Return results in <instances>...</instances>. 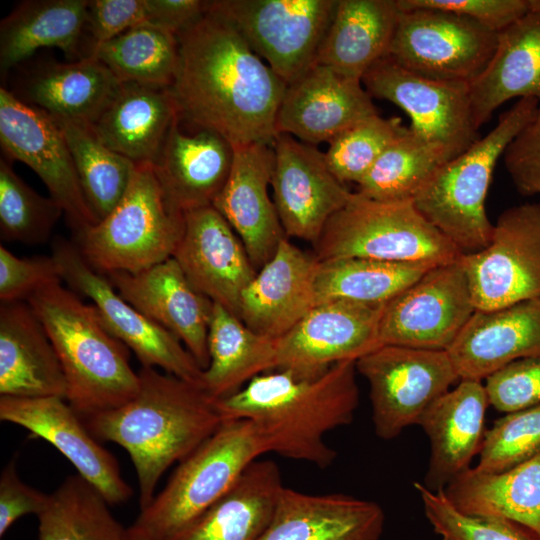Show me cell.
Segmentation results:
<instances>
[{
    "instance_id": "1",
    "label": "cell",
    "mask_w": 540,
    "mask_h": 540,
    "mask_svg": "<svg viewBox=\"0 0 540 540\" xmlns=\"http://www.w3.org/2000/svg\"><path fill=\"white\" fill-rule=\"evenodd\" d=\"M178 64L168 87L178 116L233 147L273 145L286 83L223 19L207 13L177 35Z\"/></svg>"
},
{
    "instance_id": "2",
    "label": "cell",
    "mask_w": 540,
    "mask_h": 540,
    "mask_svg": "<svg viewBox=\"0 0 540 540\" xmlns=\"http://www.w3.org/2000/svg\"><path fill=\"white\" fill-rule=\"evenodd\" d=\"M356 361H343L310 378L273 370L216 401L223 420L251 421L269 453L324 469L337 452L328 432L352 423L359 405Z\"/></svg>"
},
{
    "instance_id": "3",
    "label": "cell",
    "mask_w": 540,
    "mask_h": 540,
    "mask_svg": "<svg viewBox=\"0 0 540 540\" xmlns=\"http://www.w3.org/2000/svg\"><path fill=\"white\" fill-rule=\"evenodd\" d=\"M137 394L123 405L83 418L99 440L127 451L139 487L140 509L156 495L162 475L222 424L216 400L201 387L156 368L141 367Z\"/></svg>"
},
{
    "instance_id": "4",
    "label": "cell",
    "mask_w": 540,
    "mask_h": 540,
    "mask_svg": "<svg viewBox=\"0 0 540 540\" xmlns=\"http://www.w3.org/2000/svg\"><path fill=\"white\" fill-rule=\"evenodd\" d=\"M27 302L61 363L66 400L82 418L117 408L137 394L140 379L128 348L109 332L93 304L61 282L39 289Z\"/></svg>"
},
{
    "instance_id": "5",
    "label": "cell",
    "mask_w": 540,
    "mask_h": 540,
    "mask_svg": "<svg viewBox=\"0 0 540 540\" xmlns=\"http://www.w3.org/2000/svg\"><path fill=\"white\" fill-rule=\"evenodd\" d=\"M538 108L535 99H519L486 136L439 166L413 198L419 213L461 254L477 252L490 242L494 225L487 216L485 199L493 170Z\"/></svg>"
},
{
    "instance_id": "6",
    "label": "cell",
    "mask_w": 540,
    "mask_h": 540,
    "mask_svg": "<svg viewBox=\"0 0 540 540\" xmlns=\"http://www.w3.org/2000/svg\"><path fill=\"white\" fill-rule=\"evenodd\" d=\"M268 452L263 436L251 421L223 420L178 464L165 487L140 509L133 525L149 540H169L218 501L252 462Z\"/></svg>"
},
{
    "instance_id": "7",
    "label": "cell",
    "mask_w": 540,
    "mask_h": 540,
    "mask_svg": "<svg viewBox=\"0 0 540 540\" xmlns=\"http://www.w3.org/2000/svg\"><path fill=\"white\" fill-rule=\"evenodd\" d=\"M184 217L169 200L153 164H137L119 204L98 223L74 233L73 243L100 274L137 273L173 256Z\"/></svg>"
},
{
    "instance_id": "8",
    "label": "cell",
    "mask_w": 540,
    "mask_h": 540,
    "mask_svg": "<svg viewBox=\"0 0 540 540\" xmlns=\"http://www.w3.org/2000/svg\"><path fill=\"white\" fill-rule=\"evenodd\" d=\"M319 261L368 258L397 263L445 264L459 250L409 201H376L353 192L314 244Z\"/></svg>"
},
{
    "instance_id": "9",
    "label": "cell",
    "mask_w": 540,
    "mask_h": 540,
    "mask_svg": "<svg viewBox=\"0 0 540 540\" xmlns=\"http://www.w3.org/2000/svg\"><path fill=\"white\" fill-rule=\"evenodd\" d=\"M337 0H213L206 12L229 23L286 83L315 65Z\"/></svg>"
},
{
    "instance_id": "10",
    "label": "cell",
    "mask_w": 540,
    "mask_h": 540,
    "mask_svg": "<svg viewBox=\"0 0 540 540\" xmlns=\"http://www.w3.org/2000/svg\"><path fill=\"white\" fill-rule=\"evenodd\" d=\"M368 382L374 432L392 440L460 381L447 351L381 345L356 361Z\"/></svg>"
},
{
    "instance_id": "11",
    "label": "cell",
    "mask_w": 540,
    "mask_h": 540,
    "mask_svg": "<svg viewBox=\"0 0 540 540\" xmlns=\"http://www.w3.org/2000/svg\"><path fill=\"white\" fill-rule=\"evenodd\" d=\"M497 37L498 32L450 11L401 10L388 56L420 76L470 84L491 60Z\"/></svg>"
},
{
    "instance_id": "12",
    "label": "cell",
    "mask_w": 540,
    "mask_h": 540,
    "mask_svg": "<svg viewBox=\"0 0 540 540\" xmlns=\"http://www.w3.org/2000/svg\"><path fill=\"white\" fill-rule=\"evenodd\" d=\"M52 256L62 281L93 302L109 332L135 353L142 367H158L202 388L204 370L183 343L124 300L108 278L84 260L73 242L56 239Z\"/></svg>"
},
{
    "instance_id": "13",
    "label": "cell",
    "mask_w": 540,
    "mask_h": 540,
    "mask_svg": "<svg viewBox=\"0 0 540 540\" xmlns=\"http://www.w3.org/2000/svg\"><path fill=\"white\" fill-rule=\"evenodd\" d=\"M476 310L540 298V203L503 211L488 245L461 254Z\"/></svg>"
},
{
    "instance_id": "14",
    "label": "cell",
    "mask_w": 540,
    "mask_h": 540,
    "mask_svg": "<svg viewBox=\"0 0 540 540\" xmlns=\"http://www.w3.org/2000/svg\"><path fill=\"white\" fill-rule=\"evenodd\" d=\"M475 311L459 258L439 264L385 303L379 343L447 351Z\"/></svg>"
},
{
    "instance_id": "15",
    "label": "cell",
    "mask_w": 540,
    "mask_h": 540,
    "mask_svg": "<svg viewBox=\"0 0 540 540\" xmlns=\"http://www.w3.org/2000/svg\"><path fill=\"white\" fill-rule=\"evenodd\" d=\"M361 81L372 98L387 100L405 111L411 119L410 130L442 150L449 160L479 139L467 83L420 76L388 55L375 62Z\"/></svg>"
},
{
    "instance_id": "16",
    "label": "cell",
    "mask_w": 540,
    "mask_h": 540,
    "mask_svg": "<svg viewBox=\"0 0 540 540\" xmlns=\"http://www.w3.org/2000/svg\"><path fill=\"white\" fill-rule=\"evenodd\" d=\"M0 144L3 157L25 163L40 177L74 233L99 222L85 200L71 152L57 122L3 86Z\"/></svg>"
},
{
    "instance_id": "17",
    "label": "cell",
    "mask_w": 540,
    "mask_h": 540,
    "mask_svg": "<svg viewBox=\"0 0 540 540\" xmlns=\"http://www.w3.org/2000/svg\"><path fill=\"white\" fill-rule=\"evenodd\" d=\"M385 303L330 300L313 307L276 339L275 370L316 377L343 361H357L381 346L379 324Z\"/></svg>"
},
{
    "instance_id": "18",
    "label": "cell",
    "mask_w": 540,
    "mask_h": 540,
    "mask_svg": "<svg viewBox=\"0 0 540 540\" xmlns=\"http://www.w3.org/2000/svg\"><path fill=\"white\" fill-rule=\"evenodd\" d=\"M273 149L271 187L284 233L314 245L353 192L336 178L316 146L278 133Z\"/></svg>"
},
{
    "instance_id": "19",
    "label": "cell",
    "mask_w": 540,
    "mask_h": 540,
    "mask_svg": "<svg viewBox=\"0 0 540 540\" xmlns=\"http://www.w3.org/2000/svg\"><path fill=\"white\" fill-rule=\"evenodd\" d=\"M0 419L49 442L110 506L123 504L133 496L115 456L100 444L66 399L1 396Z\"/></svg>"
},
{
    "instance_id": "20",
    "label": "cell",
    "mask_w": 540,
    "mask_h": 540,
    "mask_svg": "<svg viewBox=\"0 0 540 540\" xmlns=\"http://www.w3.org/2000/svg\"><path fill=\"white\" fill-rule=\"evenodd\" d=\"M184 218L172 257L199 292L239 317L242 293L257 274L243 242L213 205Z\"/></svg>"
},
{
    "instance_id": "21",
    "label": "cell",
    "mask_w": 540,
    "mask_h": 540,
    "mask_svg": "<svg viewBox=\"0 0 540 540\" xmlns=\"http://www.w3.org/2000/svg\"><path fill=\"white\" fill-rule=\"evenodd\" d=\"M376 114L360 79L315 64L286 86L275 128L277 134L287 133L316 146Z\"/></svg>"
},
{
    "instance_id": "22",
    "label": "cell",
    "mask_w": 540,
    "mask_h": 540,
    "mask_svg": "<svg viewBox=\"0 0 540 540\" xmlns=\"http://www.w3.org/2000/svg\"><path fill=\"white\" fill-rule=\"evenodd\" d=\"M105 276L124 300L174 334L199 366L207 368L214 303L191 284L173 257L137 273Z\"/></svg>"
},
{
    "instance_id": "23",
    "label": "cell",
    "mask_w": 540,
    "mask_h": 540,
    "mask_svg": "<svg viewBox=\"0 0 540 540\" xmlns=\"http://www.w3.org/2000/svg\"><path fill=\"white\" fill-rule=\"evenodd\" d=\"M274 158L273 145L234 147L230 175L213 203L243 242L256 270L274 255L286 237L268 192Z\"/></svg>"
},
{
    "instance_id": "24",
    "label": "cell",
    "mask_w": 540,
    "mask_h": 540,
    "mask_svg": "<svg viewBox=\"0 0 540 540\" xmlns=\"http://www.w3.org/2000/svg\"><path fill=\"white\" fill-rule=\"evenodd\" d=\"M319 260L284 237L243 291L239 318L254 332L278 339L317 305Z\"/></svg>"
},
{
    "instance_id": "25",
    "label": "cell",
    "mask_w": 540,
    "mask_h": 540,
    "mask_svg": "<svg viewBox=\"0 0 540 540\" xmlns=\"http://www.w3.org/2000/svg\"><path fill=\"white\" fill-rule=\"evenodd\" d=\"M489 406L485 386L477 380H460L433 401L418 424L428 437L430 456L422 484L437 492L470 468L483 442L485 413Z\"/></svg>"
},
{
    "instance_id": "26",
    "label": "cell",
    "mask_w": 540,
    "mask_h": 540,
    "mask_svg": "<svg viewBox=\"0 0 540 540\" xmlns=\"http://www.w3.org/2000/svg\"><path fill=\"white\" fill-rule=\"evenodd\" d=\"M191 127L192 132L183 130L177 113L153 163L169 200L184 213L213 205L234 159V147L223 136Z\"/></svg>"
},
{
    "instance_id": "27",
    "label": "cell",
    "mask_w": 540,
    "mask_h": 540,
    "mask_svg": "<svg viewBox=\"0 0 540 540\" xmlns=\"http://www.w3.org/2000/svg\"><path fill=\"white\" fill-rule=\"evenodd\" d=\"M447 352L460 380L477 381L516 360L540 356V298L476 310Z\"/></svg>"
},
{
    "instance_id": "28",
    "label": "cell",
    "mask_w": 540,
    "mask_h": 540,
    "mask_svg": "<svg viewBox=\"0 0 540 540\" xmlns=\"http://www.w3.org/2000/svg\"><path fill=\"white\" fill-rule=\"evenodd\" d=\"M384 524V511L374 501L284 486L260 540H379Z\"/></svg>"
},
{
    "instance_id": "29",
    "label": "cell",
    "mask_w": 540,
    "mask_h": 540,
    "mask_svg": "<svg viewBox=\"0 0 540 540\" xmlns=\"http://www.w3.org/2000/svg\"><path fill=\"white\" fill-rule=\"evenodd\" d=\"M65 375L45 328L24 301L0 305V395L66 399Z\"/></svg>"
},
{
    "instance_id": "30",
    "label": "cell",
    "mask_w": 540,
    "mask_h": 540,
    "mask_svg": "<svg viewBox=\"0 0 540 540\" xmlns=\"http://www.w3.org/2000/svg\"><path fill=\"white\" fill-rule=\"evenodd\" d=\"M469 94L477 129L510 99L532 98L540 105V8L498 32L495 52Z\"/></svg>"
},
{
    "instance_id": "31",
    "label": "cell",
    "mask_w": 540,
    "mask_h": 540,
    "mask_svg": "<svg viewBox=\"0 0 540 540\" xmlns=\"http://www.w3.org/2000/svg\"><path fill=\"white\" fill-rule=\"evenodd\" d=\"M177 115L168 88L121 83L117 93L88 125L109 149L135 164L154 163Z\"/></svg>"
},
{
    "instance_id": "32",
    "label": "cell",
    "mask_w": 540,
    "mask_h": 540,
    "mask_svg": "<svg viewBox=\"0 0 540 540\" xmlns=\"http://www.w3.org/2000/svg\"><path fill=\"white\" fill-rule=\"evenodd\" d=\"M283 487L278 465L257 459L218 501L169 540H260Z\"/></svg>"
},
{
    "instance_id": "33",
    "label": "cell",
    "mask_w": 540,
    "mask_h": 540,
    "mask_svg": "<svg viewBox=\"0 0 540 540\" xmlns=\"http://www.w3.org/2000/svg\"><path fill=\"white\" fill-rule=\"evenodd\" d=\"M400 12L398 0H337L315 64L361 80L388 55Z\"/></svg>"
},
{
    "instance_id": "34",
    "label": "cell",
    "mask_w": 540,
    "mask_h": 540,
    "mask_svg": "<svg viewBox=\"0 0 540 540\" xmlns=\"http://www.w3.org/2000/svg\"><path fill=\"white\" fill-rule=\"evenodd\" d=\"M87 0H25L1 20L0 70L10 69L38 49L56 47L70 61L87 58Z\"/></svg>"
},
{
    "instance_id": "35",
    "label": "cell",
    "mask_w": 540,
    "mask_h": 540,
    "mask_svg": "<svg viewBox=\"0 0 540 540\" xmlns=\"http://www.w3.org/2000/svg\"><path fill=\"white\" fill-rule=\"evenodd\" d=\"M121 82L97 58L45 63L27 75L21 101L50 116L91 125Z\"/></svg>"
},
{
    "instance_id": "36",
    "label": "cell",
    "mask_w": 540,
    "mask_h": 540,
    "mask_svg": "<svg viewBox=\"0 0 540 540\" xmlns=\"http://www.w3.org/2000/svg\"><path fill=\"white\" fill-rule=\"evenodd\" d=\"M443 492L462 513L513 520L540 536V453L503 472L470 467Z\"/></svg>"
},
{
    "instance_id": "37",
    "label": "cell",
    "mask_w": 540,
    "mask_h": 540,
    "mask_svg": "<svg viewBox=\"0 0 540 540\" xmlns=\"http://www.w3.org/2000/svg\"><path fill=\"white\" fill-rule=\"evenodd\" d=\"M209 364L202 389L222 400L254 377L275 370L276 339L258 334L223 306L214 303L208 330Z\"/></svg>"
},
{
    "instance_id": "38",
    "label": "cell",
    "mask_w": 540,
    "mask_h": 540,
    "mask_svg": "<svg viewBox=\"0 0 540 540\" xmlns=\"http://www.w3.org/2000/svg\"><path fill=\"white\" fill-rule=\"evenodd\" d=\"M434 266L354 257L319 261L316 301L386 303Z\"/></svg>"
},
{
    "instance_id": "39",
    "label": "cell",
    "mask_w": 540,
    "mask_h": 540,
    "mask_svg": "<svg viewBox=\"0 0 540 540\" xmlns=\"http://www.w3.org/2000/svg\"><path fill=\"white\" fill-rule=\"evenodd\" d=\"M109 507L81 476H69L37 516L39 540H130Z\"/></svg>"
},
{
    "instance_id": "40",
    "label": "cell",
    "mask_w": 540,
    "mask_h": 540,
    "mask_svg": "<svg viewBox=\"0 0 540 540\" xmlns=\"http://www.w3.org/2000/svg\"><path fill=\"white\" fill-rule=\"evenodd\" d=\"M54 120L71 152L85 200L100 221L124 197L137 164L102 144L88 125L59 118Z\"/></svg>"
},
{
    "instance_id": "41",
    "label": "cell",
    "mask_w": 540,
    "mask_h": 540,
    "mask_svg": "<svg viewBox=\"0 0 540 540\" xmlns=\"http://www.w3.org/2000/svg\"><path fill=\"white\" fill-rule=\"evenodd\" d=\"M178 55L176 35L143 23L103 43L92 57L102 62L121 83L168 88L175 77Z\"/></svg>"
},
{
    "instance_id": "42",
    "label": "cell",
    "mask_w": 540,
    "mask_h": 540,
    "mask_svg": "<svg viewBox=\"0 0 540 540\" xmlns=\"http://www.w3.org/2000/svg\"><path fill=\"white\" fill-rule=\"evenodd\" d=\"M448 160L442 150L408 127L357 184V193L376 201H412L438 167Z\"/></svg>"
},
{
    "instance_id": "43",
    "label": "cell",
    "mask_w": 540,
    "mask_h": 540,
    "mask_svg": "<svg viewBox=\"0 0 540 540\" xmlns=\"http://www.w3.org/2000/svg\"><path fill=\"white\" fill-rule=\"evenodd\" d=\"M51 197L45 198L27 185L0 158V234L5 241L34 245L45 242L63 214Z\"/></svg>"
},
{
    "instance_id": "44",
    "label": "cell",
    "mask_w": 540,
    "mask_h": 540,
    "mask_svg": "<svg viewBox=\"0 0 540 540\" xmlns=\"http://www.w3.org/2000/svg\"><path fill=\"white\" fill-rule=\"evenodd\" d=\"M407 130L400 118L367 117L329 142L326 162L342 183L358 184L384 150Z\"/></svg>"
},
{
    "instance_id": "45",
    "label": "cell",
    "mask_w": 540,
    "mask_h": 540,
    "mask_svg": "<svg viewBox=\"0 0 540 540\" xmlns=\"http://www.w3.org/2000/svg\"><path fill=\"white\" fill-rule=\"evenodd\" d=\"M433 531L441 540H540L530 528L513 520L462 513L446 498L443 490L433 492L414 482Z\"/></svg>"
},
{
    "instance_id": "46",
    "label": "cell",
    "mask_w": 540,
    "mask_h": 540,
    "mask_svg": "<svg viewBox=\"0 0 540 540\" xmlns=\"http://www.w3.org/2000/svg\"><path fill=\"white\" fill-rule=\"evenodd\" d=\"M540 453V405L506 413L485 431L475 469L498 473Z\"/></svg>"
},
{
    "instance_id": "47",
    "label": "cell",
    "mask_w": 540,
    "mask_h": 540,
    "mask_svg": "<svg viewBox=\"0 0 540 540\" xmlns=\"http://www.w3.org/2000/svg\"><path fill=\"white\" fill-rule=\"evenodd\" d=\"M485 380L489 405L500 412L540 405V356L511 362Z\"/></svg>"
},
{
    "instance_id": "48",
    "label": "cell",
    "mask_w": 540,
    "mask_h": 540,
    "mask_svg": "<svg viewBox=\"0 0 540 540\" xmlns=\"http://www.w3.org/2000/svg\"><path fill=\"white\" fill-rule=\"evenodd\" d=\"M60 268L53 256L19 258L0 246V300H27L39 289L61 282Z\"/></svg>"
},
{
    "instance_id": "49",
    "label": "cell",
    "mask_w": 540,
    "mask_h": 540,
    "mask_svg": "<svg viewBox=\"0 0 540 540\" xmlns=\"http://www.w3.org/2000/svg\"><path fill=\"white\" fill-rule=\"evenodd\" d=\"M401 10L431 8L466 16L496 32L532 10L540 0H398Z\"/></svg>"
},
{
    "instance_id": "50",
    "label": "cell",
    "mask_w": 540,
    "mask_h": 540,
    "mask_svg": "<svg viewBox=\"0 0 540 540\" xmlns=\"http://www.w3.org/2000/svg\"><path fill=\"white\" fill-rule=\"evenodd\" d=\"M143 23H146L145 0H87L86 57H92L103 43Z\"/></svg>"
},
{
    "instance_id": "51",
    "label": "cell",
    "mask_w": 540,
    "mask_h": 540,
    "mask_svg": "<svg viewBox=\"0 0 540 540\" xmlns=\"http://www.w3.org/2000/svg\"><path fill=\"white\" fill-rule=\"evenodd\" d=\"M503 156L518 192L540 194V105L535 118L513 139Z\"/></svg>"
},
{
    "instance_id": "52",
    "label": "cell",
    "mask_w": 540,
    "mask_h": 540,
    "mask_svg": "<svg viewBox=\"0 0 540 540\" xmlns=\"http://www.w3.org/2000/svg\"><path fill=\"white\" fill-rule=\"evenodd\" d=\"M49 494H45L24 483L11 460L0 476V537L21 517L29 514L38 516L46 507Z\"/></svg>"
},
{
    "instance_id": "53",
    "label": "cell",
    "mask_w": 540,
    "mask_h": 540,
    "mask_svg": "<svg viewBox=\"0 0 540 540\" xmlns=\"http://www.w3.org/2000/svg\"><path fill=\"white\" fill-rule=\"evenodd\" d=\"M146 23L179 35L205 14L207 1L201 0H145Z\"/></svg>"
},
{
    "instance_id": "54",
    "label": "cell",
    "mask_w": 540,
    "mask_h": 540,
    "mask_svg": "<svg viewBox=\"0 0 540 540\" xmlns=\"http://www.w3.org/2000/svg\"><path fill=\"white\" fill-rule=\"evenodd\" d=\"M128 531L130 540H149L139 529H137L133 525L128 528Z\"/></svg>"
}]
</instances>
